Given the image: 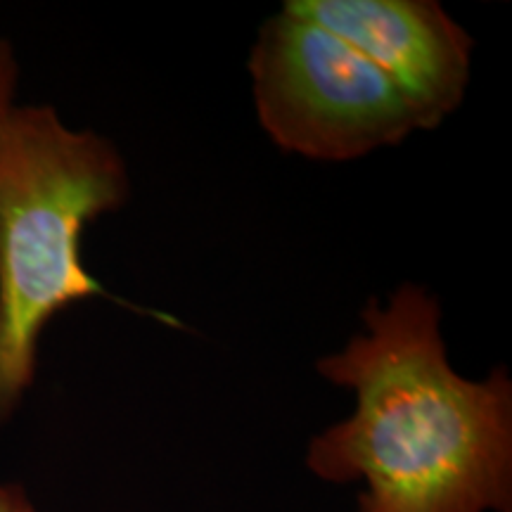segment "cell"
<instances>
[{
	"instance_id": "6da1fadb",
	"label": "cell",
	"mask_w": 512,
	"mask_h": 512,
	"mask_svg": "<svg viewBox=\"0 0 512 512\" xmlns=\"http://www.w3.org/2000/svg\"><path fill=\"white\" fill-rule=\"evenodd\" d=\"M361 335L318 361L356 396L349 418L306 448L328 484L361 482L358 512H510L512 384L467 380L448 363L439 302L406 283L370 302Z\"/></svg>"
},
{
	"instance_id": "8992f818",
	"label": "cell",
	"mask_w": 512,
	"mask_h": 512,
	"mask_svg": "<svg viewBox=\"0 0 512 512\" xmlns=\"http://www.w3.org/2000/svg\"><path fill=\"white\" fill-rule=\"evenodd\" d=\"M0 512H36V508L24 486L0 482Z\"/></svg>"
},
{
	"instance_id": "3957f363",
	"label": "cell",
	"mask_w": 512,
	"mask_h": 512,
	"mask_svg": "<svg viewBox=\"0 0 512 512\" xmlns=\"http://www.w3.org/2000/svg\"><path fill=\"white\" fill-rule=\"evenodd\" d=\"M249 74L261 128L290 155L351 162L427 131L382 69L285 8L259 29Z\"/></svg>"
},
{
	"instance_id": "277c9868",
	"label": "cell",
	"mask_w": 512,
	"mask_h": 512,
	"mask_svg": "<svg viewBox=\"0 0 512 512\" xmlns=\"http://www.w3.org/2000/svg\"><path fill=\"white\" fill-rule=\"evenodd\" d=\"M285 10L356 48L434 128L463 105L472 38L434 0H287Z\"/></svg>"
},
{
	"instance_id": "5b68a950",
	"label": "cell",
	"mask_w": 512,
	"mask_h": 512,
	"mask_svg": "<svg viewBox=\"0 0 512 512\" xmlns=\"http://www.w3.org/2000/svg\"><path fill=\"white\" fill-rule=\"evenodd\" d=\"M15 86H17V62L12 48L0 41V124L15 107Z\"/></svg>"
},
{
	"instance_id": "7a4b0ae2",
	"label": "cell",
	"mask_w": 512,
	"mask_h": 512,
	"mask_svg": "<svg viewBox=\"0 0 512 512\" xmlns=\"http://www.w3.org/2000/svg\"><path fill=\"white\" fill-rule=\"evenodd\" d=\"M128 192L117 147L69 128L53 107L15 105L0 124V427L34 384L50 320L112 297L83 266L81 235Z\"/></svg>"
}]
</instances>
